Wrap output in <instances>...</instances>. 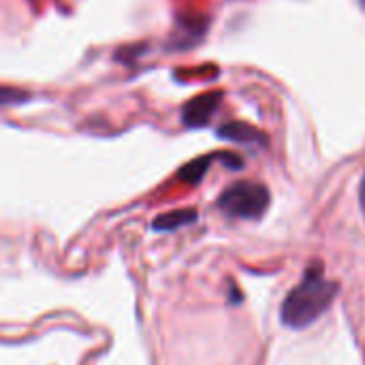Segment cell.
Returning <instances> with one entry per match:
<instances>
[{
  "label": "cell",
  "instance_id": "cell-9",
  "mask_svg": "<svg viewBox=\"0 0 365 365\" xmlns=\"http://www.w3.org/2000/svg\"><path fill=\"white\" fill-rule=\"evenodd\" d=\"M359 4H361V6H364V9H365V0H359Z\"/></svg>",
  "mask_w": 365,
  "mask_h": 365
},
{
  "label": "cell",
  "instance_id": "cell-8",
  "mask_svg": "<svg viewBox=\"0 0 365 365\" xmlns=\"http://www.w3.org/2000/svg\"><path fill=\"white\" fill-rule=\"evenodd\" d=\"M359 207H361V214L365 218V173L361 178V184H359Z\"/></svg>",
  "mask_w": 365,
  "mask_h": 365
},
{
  "label": "cell",
  "instance_id": "cell-3",
  "mask_svg": "<svg viewBox=\"0 0 365 365\" xmlns=\"http://www.w3.org/2000/svg\"><path fill=\"white\" fill-rule=\"evenodd\" d=\"M222 101V92H205L199 94L195 98H190L184 107H182V122L188 128H203L212 115L218 111Z\"/></svg>",
  "mask_w": 365,
  "mask_h": 365
},
{
  "label": "cell",
  "instance_id": "cell-2",
  "mask_svg": "<svg viewBox=\"0 0 365 365\" xmlns=\"http://www.w3.org/2000/svg\"><path fill=\"white\" fill-rule=\"evenodd\" d=\"M272 195L265 184L259 182H235L225 188L216 201L218 210L237 220H259L269 207Z\"/></svg>",
  "mask_w": 365,
  "mask_h": 365
},
{
  "label": "cell",
  "instance_id": "cell-7",
  "mask_svg": "<svg viewBox=\"0 0 365 365\" xmlns=\"http://www.w3.org/2000/svg\"><path fill=\"white\" fill-rule=\"evenodd\" d=\"M28 98V94L19 92V90H11V88H0V105H13V103H24Z\"/></svg>",
  "mask_w": 365,
  "mask_h": 365
},
{
  "label": "cell",
  "instance_id": "cell-6",
  "mask_svg": "<svg viewBox=\"0 0 365 365\" xmlns=\"http://www.w3.org/2000/svg\"><path fill=\"white\" fill-rule=\"evenodd\" d=\"M214 160H218V152H216V154H207V156H199V158L190 160L188 165H184V167L178 171V178H180L182 182L190 184V186H197V184L205 178V173H207V169H210V165H212Z\"/></svg>",
  "mask_w": 365,
  "mask_h": 365
},
{
  "label": "cell",
  "instance_id": "cell-1",
  "mask_svg": "<svg viewBox=\"0 0 365 365\" xmlns=\"http://www.w3.org/2000/svg\"><path fill=\"white\" fill-rule=\"evenodd\" d=\"M340 284L327 280L321 261H312L304 272L297 287L289 291L280 306V321L289 329H306L319 321L336 302Z\"/></svg>",
  "mask_w": 365,
  "mask_h": 365
},
{
  "label": "cell",
  "instance_id": "cell-4",
  "mask_svg": "<svg viewBox=\"0 0 365 365\" xmlns=\"http://www.w3.org/2000/svg\"><path fill=\"white\" fill-rule=\"evenodd\" d=\"M216 135L220 139L233 141V143H244V145H267V137L265 133H261L259 128L246 124V122H227L222 124Z\"/></svg>",
  "mask_w": 365,
  "mask_h": 365
},
{
  "label": "cell",
  "instance_id": "cell-5",
  "mask_svg": "<svg viewBox=\"0 0 365 365\" xmlns=\"http://www.w3.org/2000/svg\"><path fill=\"white\" fill-rule=\"evenodd\" d=\"M197 220H199L197 210H173V212H165V214L156 216L152 220V231L167 233V231H175V229H182L186 225H192Z\"/></svg>",
  "mask_w": 365,
  "mask_h": 365
}]
</instances>
